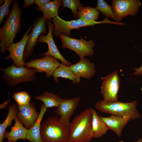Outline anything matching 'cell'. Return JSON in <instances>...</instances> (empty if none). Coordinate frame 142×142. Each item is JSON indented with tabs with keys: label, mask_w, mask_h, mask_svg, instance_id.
Wrapping results in <instances>:
<instances>
[{
	"label": "cell",
	"mask_w": 142,
	"mask_h": 142,
	"mask_svg": "<svg viewBox=\"0 0 142 142\" xmlns=\"http://www.w3.org/2000/svg\"><path fill=\"white\" fill-rule=\"evenodd\" d=\"M32 27L31 25L29 27L21 40L17 43L11 44L6 49V50L8 51L9 54L4 58L6 60L11 59L13 60V64L17 67L25 65V63L23 59V54L28 40V33L32 29Z\"/></svg>",
	"instance_id": "4fadbf2b"
},
{
	"label": "cell",
	"mask_w": 142,
	"mask_h": 142,
	"mask_svg": "<svg viewBox=\"0 0 142 142\" xmlns=\"http://www.w3.org/2000/svg\"><path fill=\"white\" fill-rule=\"evenodd\" d=\"M92 109H85L70 123L68 142H89L93 138Z\"/></svg>",
	"instance_id": "6da1fadb"
},
{
	"label": "cell",
	"mask_w": 142,
	"mask_h": 142,
	"mask_svg": "<svg viewBox=\"0 0 142 142\" xmlns=\"http://www.w3.org/2000/svg\"><path fill=\"white\" fill-rule=\"evenodd\" d=\"M135 72L133 74L135 75H142V64L140 67L139 68L134 69Z\"/></svg>",
	"instance_id": "1f68e13d"
},
{
	"label": "cell",
	"mask_w": 142,
	"mask_h": 142,
	"mask_svg": "<svg viewBox=\"0 0 142 142\" xmlns=\"http://www.w3.org/2000/svg\"><path fill=\"white\" fill-rule=\"evenodd\" d=\"M100 116L108 129L113 131L119 138L121 136L124 128L131 120L127 117L113 115L107 117Z\"/></svg>",
	"instance_id": "e0dca14e"
},
{
	"label": "cell",
	"mask_w": 142,
	"mask_h": 142,
	"mask_svg": "<svg viewBox=\"0 0 142 142\" xmlns=\"http://www.w3.org/2000/svg\"><path fill=\"white\" fill-rule=\"evenodd\" d=\"M135 142H142V139L139 138Z\"/></svg>",
	"instance_id": "836d02e7"
},
{
	"label": "cell",
	"mask_w": 142,
	"mask_h": 142,
	"mask_svg": "<svg viewBox=\"0 0 142 142\" xmlns=\"http://www.w3.org/2000/svg\"><path fill=\"white\" fill-rule=\"evenodd\" d=\"M13 97L17 105L22 106L29 104L31 102V96L24 91H20L14 93Z\"/></svg>",
	"instance_id": "4316f807"
},
{
	"label": "cell",
	"mask_w": 142,
	"mask_h": 142,
	"mask_svg": "<svg viewBox=\"0 0 142 142\" xmlns=\"http://www.w3.org/2000/svg\"><path fill=\"white\" fill-rule=\"evenodd\" d=\"M0 69L2 78L10 87L24 82H33L36 78V74L38 72L36 69L24 66L17 67L13 64L6 68H0Z\"/></svg>",
	"instance_id": "5b68a950"
},
{
	"label": "cell",
	"mask_w": 142,
	"mask_h": 142,
	"mask_svg": "<svg viewBox=\"0 0 142 142\" xmlns=\"http://www.w3.org/2000/svg\"><path fill=\"white\" fill-rule=\"evenodd\" d=\"M18 112L17 116L27 129L31 128L34 124L39 116L40 113L37 111L34 103L31 102L23 105H17Z\"/></svg>",
	"instance_id": "9a60e30c"
},
{
	"label": "cell",
	"mask_w": 142,
	"mask_h": 142,
	"mask_svg": "<svg viewBox=\"0 0 142 142\" xmlns=\"http://www.w3.org/2000/svg\"><path fill=\"white\" fill-rule=\"evenodd\" d=\"M68 67L76 76L87 79L93 77L96 72L94 63L85 58L80 59L78 62Z\"/></svg>",
	"instance_id": "2e32d148"
},
{
	"label": "cell",
	"mask_w": 142,
	"mask_h": 142,
	"mask_svg": "<svg viewBox=\"0 0 142 142\" xmlns=\"http://www.w3.org/2000/svg\"><path fill=\"white\" fill-rule=\"evenodd\" d=\"M136 100L129 103H123L118 101L107 102L100 100L94 105L95 108L100 112L111 115L126 117L131 120H135L141 117L136 108Z\"/></svg>",
	"instance_id": "277c9868"
},
{
	"label": "cell",
	"mask_w": 142,
	"mask_h": 142,
	"mask_svg": "<svg viewBox=\"0 0 142 142\" xmlns=\"http://www.w3.org/2000/svg\"><path fill=\"white\" fill-rule=\"evenodd\" d=\"M46 22L47 20L43 16L38 18L34 22L24 52L23 59L24 62L33 53L34 48L37 43L39 36L43 34H47L45 27Z\"/></svg>",
	"instance_id": "9c48e42d"
},
{
	"label": "cell",
	"mask_w": 142,
	"mask_h": 142,
	"mask_svg": "<svg viewBox=\"0 0 142 142\" xmlns=\"http://www.w3.org/2000/svg\"><path fill=\"white\" fill-rule=\"evenodd\" d=\"M14 1L12 0H5L3 5L0 7V25L3 21L4 18L6 16H9L11 12L9 9L10 5Z\"/></svg>",
	"instance_id": "f1b7e54d"
},
{
	"label": "cell",
	"mask_w": 142,
	"mask_h": 142,
	"mask_svg": "<svg viewBox=\"0 0 142 142\" xmlns=\"http://www.w3.org/2000/svg\"><path fill=\"white\" fill-rule=\"evenodd\" d=\"M5 0H1L0 1V6L2 5V3H4Z\"/></svg>",
	"instance_id": "e575fe53"
},
{
	"label": "cell",
	"mask_w": 142,
	"mask_h": 142,
	"mask_svg": "<svg viewBox=\"0 0 142 142\" xmlns=\"http://www.w3.org/2000/svg\"><path fill=\"white\" fill-rule=\"evenodd\" d=\"M10 101V99H9L6 100L4 102L1 104L0 105V109H2L4 108H6Z\"/></svg>",
	"instance_id": "d6a6232c"
},
{
	"label": "cell",
	"mask_w": 142,
	"mask_h": 142,
	"mask_svg": "<svg viewBox=\"0 0 142 142\" xmlns=\"http://www.w3.org/2000/svg\"><path fill=\"white\" fill-rule=\"evenodd\" d=\"M63 5L62 1L54 0L50 1L40 7L37 6L36 9L41 11L43 17L47 21H52L53 19L58 16L59 8Z\"/></svg>",
	"instance_id": "ac0fdd59"
},
{
	"label": "cell",
	"mask_w": 142,
	"mask_h": 142,
	"mask_svg": "<svg viewBox=\"0 0 142 142\" xmlns=\"http://www.w3.org/2000/svg\"><path fill=\"white\" fill-rule=\"evenodd\" d=\"M92 126L93 137L98 138L105 134L109 129L96 111L92 109Z\"/></svg>",
	"instance_id": "7402d4cb"
},
{
	"label": "cell",
	"mask_w": 142,
	"mask_h": 142,
	"mask_svg": "<svg viewBox=\"0 0 142 142\" xmlns=\"http://www.w3.org/2000/svg\"><path fill=\"white\" fill-rule=\"evenodd\" d=\"M52 21L54 25L53 34L56 37H59L60 34L69 37L71 35V30L73 29L79 30V28L82 27L93 26L96 24L103 23L119 24V23L111 21L107 18L100 22H87L80 19L67 21L62 19L58 15L53 18Z\"/></svg>",
	"instance_id": "8992f818"
},
{
	"label": "cell",
	"mask_w": 142,
	"mask_h": 142,
	"mask_svg": "<svg viewBox=\"0 0 142 142\" xmlns=\"http://www.w3.org/2000/svg\"><path fill=\"white\" fill-rule=\"evenodd\" d=\"M8 142H17L16 141H8Z\"/></svg>",
	"instance_id": "d590c367"
},
{
	"label": "cell",
	"mask_w": 142,
	"mask_h": 142,
	"mask_svg": "<svg viewBox=\"0 0 142 142\" xmlns=\"http://www.w3.org/2000/svg\"><path fill=\"white\" fill-rule=\"evenodd\" d=\"M112 2V7L117 22H119L128 15H136L141 5L139 0H114Z\"/></svg>",
	"instance_id": "30bf717a"
},
{
	"label": "cell",
	"mask_w": 142,
	"mask_h": 142,
	"mask_svg": "<svg viewBox=\"0 0 142 142\" xmlns=\"http://www.w3.org/2000/svg\"><path fill=\"white\" fill-rule=\"evenodd\" d=\"M22 13L18 2L14 1L10 14L0 29V51L2 54H4L7 48L13 43L17 33L21 31Z\"/></svg>",
	"instance_id": "7a4b0ae2"
},
{
	"label": "cell",
	"mask_w": 142,
	"mask_h": 142,
	"mask_svg": "<svg viewBox=\"0 0 142 142\" xmlns=\"http://www.w3.org/2000/svg\"><path fill=\"white\" fill-rule=\"evenodd\" d=\"M7 117L4 122L0 124V142H3L6 128L11 125L12 120L15 119L18 112L17 105L14 104H10L8 107Z\"/></svg>",
	"instance_id": "cb8c5ba5"
},
{
	"label": "cell",
	"mask_w": 142,
	"mask_h": 142,
	"mask_svg": "<svg viewBox=\"0 0 142 142\" xmlns=\"http://www.w3.org/2000/svg\"><path fill=\"white\" fill-rule=\"evenodd\" d=\"M69 134L68 128L60 122L57 116L48 117L41 124L42 142H68Z\"/></svg>",
	"instance_id": "3957f363"
},
{
	"label": "cell",
	"mask_w": 142,
	"mask_h": 142,
	"mask_svg": "<svg viewBox=\"0 0 142 142\" xmlns=\"http://www.w3.org/2000/svg\"><path fill=\"white\" fill-rule=\"evenodd\" d=\"M57 59L51 56L32 60L25 63L26 67L36 69L38 72H44L47 78L51 77L61 64Z\"/></svg>",
	"instance_id": "7c38bea8"
},
{
	"label": "cell",
	"mask_w": 142,
	"mask_h": 142,
	"mask_svg": "<svg viewBox=\"0 0 142 142\" xmlns=\"http://www.w3.org/2000/svg\"><path fill=\"white\" fill-rule=\"evenodd\" d=\"M95 8L97 10L100 11L107 18H112L116 22L112 6L109 5L104 0H97V4Z\"/></svg>",
	"instance_id": "484cf974"
},
{
	"label": "cell",
	"mask_w": 142,
	"mask_h": 142,
	"mask_svg": "<svg viewBox=\"0 0 142 142\" xmlns=\"http://www.w3.org/2000/svg\"><path fill=\"white\" fill-rule=\"evenodd\" d=\"M23 7L27 8L32 4H35V0H24Z\"/></svg>",
	"instance_id": "f546056e"
},
{
	"label": "cell",
	"mask_w": 142,
	"mask_h": 142,
	"mask_svg": "<svg viewBox=\"0 0 142 142\" xmlns=\"http://www.w3.org/2000/svg\"><path fill=\"white\" fill-rule=\"evenodd\" d=\"M50 1L49 0H35V4L38 7H41Z\"/></svg>",
	"instance_id": "4dcf8cb0"
},
{
	"label": "cell",
	"mask_w": 142,
	"mask_h": 142,
	"mask_svg": "<svg viewBox=\"0 0 142 142\" xmlns=\"http://www.w3.org/2000/svg\"><path fill=\"white\" fill-rule=\"evenodd\" d=\"M46 24L48 29V33L46 35L40 34L38 38L37 41L46 43L48 46V50L44 53L40 54L38 56L39 57L51 56L60 60L68 66H70L72 65V63L66 60L61 54L54 40L52 31L54 27V24L49 21H47Z\"/></svg>",
	"instance_id": "8fae6325"
},
{
	"label": "cell",
	"mask_w": 142,
	"mask_h": 142,
	"mask_svg": "<svg viewBox=\"0 0 142 142\" xmlns=\"http://www.w3.org/2000/svg\"><path fill=\"white\" fill-rule=\"evenodd\" d=\"M63 7L70 9L72 11L74 17L78 18L77 10L83 7L79 0H63Z\"/></svg>",
	"instance_id": "83f0119b"
},
{
	"label": "cell",
	"mask_w": 142,
	"mask_h": 142,
	"mask_svg": "<svg viewBox=\"0 0 142 142\" xmlns=\"http://www.w3.org/2000/svg\"><path fill=\"white\" fill-rule=\"evenodd\" d=\"M47 109L43 103L41 104L37 120L34 125L28 130L26 139L31 142H42L40 134L41 122Z\"/></svg>",
	"instance_id": "d6986e66"
},
{
	"label": "cell",
	"mask_w": 142,
	"mask_h": 142,
	"mask_svg": "<svg viewBox=\"0 0 142 142\" xmlns=\"http://www.w3.org/2000/svg\"><path fill=\"white\" fill-rule=\"evenodd\" d=\"M34 99L42 102L44 106L47 109L58 107L62 99L56 94L48 91L43 92L41 95L35 97Z\"/></svg>",
	"instance_id": "603a6c76"
},
{
	"label": "cell",
	"mask_w": 142,
	"mask_h": 142,
	"mask_svg": "<svg viewBox=\"0 0 142 142\" xmlns=\"http://www.w3.org/2000/svg\"><path fill=\"white\" fill-rule=\"evenodd\" d=\"M80 99L79 97L71 99H63L59 106L55 109V112L60 116V122L66 127L68 128L70 119L77 108Z\"/></svg>",
	"instance_id": "5bb4252c"
},
{
	"label": "cell",
	"mask_w": 142,
	"mask_h": 142,
	"mask_svg": "<svg viewBox=\"0 0 142 142\" xmlns=\"http://www.w3.org/2000/svg\"><path fill=\"white\" fill-rule=\"evenodd\" d=\"M99 12L94 8L90 7H82L78 12V18L85 21H95L98 18Z\"/></svg>",
	"instance_id": "d4e9b609"
},
{
	"label": "cell",
	"mask_w": 142,
	"mask_h": 142,
	"mask_svg": "<svg viewBox=\"0 0 142 142\" xmlns=\"http://www.w3.org/2000/svg\"><path fill=\"white\" fill-rule=\"evenodd\" d=\"M101 93L103 100L107 102L118 101L120 79L117 71L113 72L104 77H102Z\"/></svg>",
	"instance_id": "ba28073f"
},
{
	"label": "cell",
	"mask_w": 142,
	"mask_h": 142,
	"mask_svg": "<svg viewBox=\"0 0 142 142\" xmlns=\"http://www.w3.org/2000/svg\"><path fill=\"white\" fill-rule=\"evenodd\" d=\"M52 76L57 83L59 82V77L69 79L72 81V84H77L80 82V78L75 75L68 66L62 62L54 71Z\"/></svg>",
	"instance_id": "44dd1931"
},
{
	"label": "cell",
	"mask_w": 142,
	"mask_h": 142,
	"mask_svg": "<svg viewBox=\"0 0 142 142\" xmlns=\"http://www.w3.org/2000/svg\"><path fill=\"white\" fill-rule=\"evenodd\" d=\"M14 120V125L11 127V131L9 132L5 131L4 138L7 139L8 141H16L19 139L26 140L28 130L23 127L22 124L17 116Z\"/></svg>",
	"instance_id": "ffe728a7"
},
{
	"label": "cell",
	"mask_w": 142,
	"mask_h": 142,
	"mask_svg": "<svg viewBox=\"0 0 142 142\" xmlns=\"http://www.w3.org/2000/svg\"><path fill=\"white\" fill-rule=\"evenodd\" d=\"M62 42L61 48L69 49L75 52L79 55L80 59L86 56L91 57L94 53L93 48L95 45L91 40H86L82 36L79 39L72 38L62 34L59 37Z\"/></svg>",
	"instance_id": "52a82bcc"
},
{
	"label": "cell",
	"mask_w": 142,
	"mask_h": 142,
	"mask_svg": "<svg viewBox=\"0 0 142 142\" xmlns=\"http://www.w3.org/2000/svg\"><path fill=\"white\" fill-rule=\"evenodd\" d=\"M119 142H124L122 141H119Z\"/></svg>",
	"instance_id": "8d00e7d4"
}]
</instances>
